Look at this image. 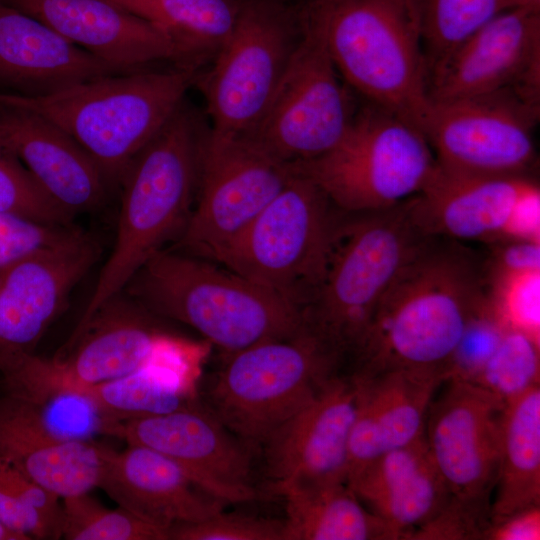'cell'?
I'll return each instance as SVG.
<instances>
[{"mask_svg":"<svg viewBox=\"0 0 540 540\" xmlns=\"http://www.w3.org/2000/svg\"><path fill=\"white\" fill-rule=\"evenodd\" d=\"M485 297L482 253L427 237L382 296L351 372L404 370L445 381L450 358Z\"/></svg>","mask_w":540,"mask_h":540,"instance_id":"cell-1","label":"cell"},{"mask_svg":"<svg viewBox=\"0 0 540 540\" xmlns=\"http://www.w3.org/2000/svg\"><path fill=\"white\" fill-rule=\"evenodd\" d=\"M210 129L207 116L184 98L132 159L118 189L115 243L79 323L121 292L167 242L179 238L195 202L201 152Z\"/></svg>","mask_w":540,"mask_h":540,"instance_id":"cell-2","label":"cell"},{"mask_svg":"<svg viewBox=\"0 0 540 540\" xmlns=\"http://www.w3.org/2000/svg\"><path fill=\"white\" fill-rule=\"evenodd\" d=\"M122 291L155 316L195 329L228 355L291 337L307 324L303 309L216 262L182 251H159Z\"/></svg>","mask_w":540,"mask_h":540,"instance_id":"cell-3","label":"cell"},{"mask_svg":"<svg viewBox=\"0 0 540 540\" xmlns=\"http://www.w3.org/2000/svg\"><path fill=\"white\" fill-rule=\"evenodd\" d=\"M299 9L343 80L422 133L430 100L415 0H307Z\"/></svg>","mask_w":540,"mask_h":540,"instance_id":"cell-4","label":"cell"},{"mask_svg":"<svg viewBox=\"0 0 540 540\" xmlns=\"http://www.w3.org/2000/svg\"><path fill=\"white\" fill-rule=\"evenodd\" d=\"M199 72L172 66L104 76L43 97L0 93L67 132L113 192L135 155L167 121Z\"/></svg>","mask_w":540,"mask_h":540,"instance_id":"cell-5","label":"cell"},{"mask_svg":"<svg viewBox=\"0 0 540 540\" xmlns=\"http://www.w3.org/2000/svg\"><path fill=\"white\" fill-rule=\"evenodd\" d=\"M429 236L412 222L405 201L342 217L323 279L305 310L309 325L353 362L390 283Z\"/></svg>","mask_w":540,"mask_h":540,"instance_id":"cell-6","label":"cell"},{"mask_svg":"<svg viewBox=\"0 0 540 540\" xmlns=\"http://www.w3.org/2000/svg\"><path fill=\"white\" fill-rule=\"evenodd\" d=\"M336 351L309 325L228 355L206 407L255 449L343 371Z\"/></svg>","mask_w":540,"mask_h":540,"instance_id":"cell-7","label":"cell"},{"mask_svg":"<svg viewBox=\"0 0 540 540\" xmlns=\"http://www.w3.org/2000/svg\"><path fill=\"white\" fill-rule=\"evenodd\" d=\"M343 215L313 180L294 170L217 263L306 310L323 279Z\"/></svg>","mask_w":540,"mask_h":540,"instance_id":"cell-8","label":"cell"},{"mask_svg":"<svg viewBox=\"0 0 540 540\" xmlns=\"http://www.w3.org/2000/svg\"><path fill=\"white\" fill-rule=\"evenodd\" d=\"M346 213L394 207L417 194L437 162L424 135L394 113L367 102L328 153L292 164Z\"/></svg>","mask_w":540,"mask_h":540,"instance_id":"cell-9","label":"cell"},{"mask_svg":"<svg viewBox=\"0 0 540 540\" xmlns=\"http://www.w3.org/2000/svg\"><path fill=\"white\" fill-rule=\"evenodd\" d=\"M299 7L282 0H241L233 29L193 85L213 133L240 136L259 119L302 38Z\"/></svg>","mask_w":540,"mask_h":540,"instance_id":"cell-10","label":"cell"},{"mask_svg":"<svg viewBox=\"0 0 540 540\" xmlns=\"http://www.w3.org/2000/svg\"><path fill=\"white\" fill-rule=\"evenodd\" d=\"M299 14L300 43L259 119L240 135L288 164L332 150L355 113L321 32Z\"/></svg>","mask_w":540,"mask_h":540,"instance_id":"cell-11","label":"cell"},{"mask_svg":"<svg viewBox=\"0 0 540 540\" xmlns=\"http://www.w3.org/2000/svg\"><path fill=\"white\" fill-rule=\"evenodd\" d=\"M293 175L292 164L248 138L210 129L201 152L195 206L178 248L217 263Z\"/></svg>","mask_w":540,"mask_h":540,"instance_id":"cell-12","label":"cell"},{"mask_svg":"<svg viewBox=\"0 0 540 540\" xmlns=\"http://www.w3.org/2000/svg\"><path fill=\"white\" fill-rule=\"evenodd\" d=\"M443 383L430 403L424 437L450 502L486 530L506 403L472 382L447 379Z\"/></svg>","mask_w":540,"mask_h":540,"instance_id":"cell-13","label":"cell"},{"mask_svg":"<svg viewBox=\"0 0 540 540\" xmlns=\"http://www.w3.org/2000/svg\"><path fill=\"white\" fill-rule=\"evenodd\" d=\"M539 113L509 89L430 101L422 133L444 169L480 175L531 174Z\"/></svg>","mask_w":540,"mask_h":540,"instance_id":"cell-14","label":"cell"},{"mask_svg":"<svg viewBox=\"0 0 540 540\" xmlns=\"http://www.w3.org/2000/svg\"><path fill=\"white\" fill-rule=\"evenodd\" d=\"M425 236L484 244L519 239L540 210V187L531 174L480 175L437 164L427 184L405 200Z\"/></svg>","mask_w":540,"mask_h":540,"instance_id":"cell-15","label":"cell"},{"mask_svg":"<svg viewBox=\"0 0 540 540\" xmlns=\"http://www.w3.org/2000/svg\"><path fill=\"white\" fill-rule=\"evenodd\" d=\"M102 251L97 237L76 227L55 245L0 267V375L35 353Z\"/></svg>","mask_w":540,"mask_h":540,"instance_id":"cell-16","label":"cell"},{"mask_svg":"<svg viewBox=\"0 0 540 540\" xmlns=\"http://www.w3.org/2000/svg\"><path fill=\"white\" fill-rule=\"evenodd\" d=\"M512 90L540 111V8L507 10L473 32L428 78L431 102Z\"/></svg>","mask_w":540,"mask_h":540,"instance_id":"cell-17","label":"cell"},{"mask_svg":"<svg viewBox=\"0 0 540 540\" xmlns=\"http://www.w3.org/2000/svg\"><path fill=\"white\" fill-rule=\"evenodd\" d=\"M106 435L161 453L227 504L258 497L251 485L254 449L200 403L168 414L112 423Z\"/></svg>","mask_w":540,"mask_h":540,"instance_id":"cell-18","label":"cell"},{"mask_svg":"<svg viewBox=\"0 0 540 540\" xmlns=\"http://www.w3.org/2000/svg\"><path fill=\"white\" fill-rule=\"evenodd\" d=\"M357 386L352 373L332 377L304 408L262 444L272 490L346 483Z\"/></svg>","mask_w":540,"mask_h":540,"instance_id":"cell-19","label":"cell"},{"mask_svg":"<svg viewBox=\"0 0 540 540\" xmlns=\"http://www.w3.org/2000/svg\"><path fill=\"white\" fill-rule=\"evenodd\" d=\"M158 318L121 291L78 323L54 357H41L42 362L54 376L77 384L128 375L184 339L165 330Z\"/></svg>","mask_w":540,"mask_h":540,"instance_id":"cell-20","label":"cell"},{"mask_svg":"<svg viewBox=\"0 0 540 540\" xmlns=\"http://www.w3.org/2000/svg\"><path fill=\"white\" fill-rule=\"evenodd\" d=\"M0 152L17 159L72 215L102 208L113 193L87 152L38 113L0 101Z\"/></svg>","mask_w":540,"mask_h":540,"instance_id":"cell-21","label":"cell"},{"mask_svg":"<svg viewBox=\"0 0 540 540\" xmlns=\"http://www.w3.org/2000/svg\"><path fill=\"white\" fill-rule=\"evenodd\" d=\"M1 1L121 73L171 60V44L157 28L109 0Z\"/></svg>","mask_w":540,"mask_h":540,"instance_id":"cell-22","label":"cell"},{"mask_svg":"<svg viewBox=\"0 0 540 540\" xmlns=\"http://www.w3.org/2000/svg\"><path fill=\"white\" fill-rule=\"evenodd\" d=\"M99 488L119 507L167 534L176 524L205 520L227 505L174 461L141 445L114 450Z\"/></svg>","mask_w":540,"mask_h":540,"instance_id":"cell-23","label":"cell"},{"mask_svg":"<svg viewBox=\"0 0 540 540\" xmlns=\"http://www.w3.org/2000/svg\"><path fill=\"white\" fill-rule=\"evenodd\" d=\"M120 73L0 0V87L9 93L43 97Z\"/></svg>","mask_w":540,"mask_h":540,"instance_id":"cell-24","label":"cell"},{"mask_svg":"<svg viewBox=\"0 0 540 540\" xmlns=\"http://www.w3.org/2000/svg\"><path fill=\"white\" fill-rule=\"evenodd\" d=\"M352 375L357 401L348 441L347 480L380 455L424 436L430 403L444 381L404 370Z\"/></svg>","mask_w":540,"mask_h":540,"instance_id":"cell-25","label":"cell"},{"mask_svg":"<svg viewBox=\"0 0 540 540\" xmlns=\"http://www.w3.org/2000/svg\"><path fill=\"white\" fill-rule=\"evenodd\" d=\"M346 484L374 515L410 539L449 504L451 495L425 437L373 459Z\"/></svg>","mask_w":540,"mask_h":540,"instance_id":"cell-26","label":"cell"},{"mask_svg":"<svg viewBox=\"0 0 540 540\" xmlns=\"http://www.w3.org/2000/svg\"><path fill=\"white\" fill-rule=\"evenodd\" d=\"M208 348L206 341L198 343L184 338L144 367L94 384L64 381L51 374L42 363L41 369L53 380L88 397L109 427L115 422L168 414L199 403L196 380Z\"/></svg>","mask_w":540,"mask_h":540,"instance_id":"cell-27","label":"cell"},{"mask_svg":"<svg viewBox=\"0 0 540 540\" xmlns=\"http://www.w3.org/2000/svg\"><path fill=\"white\" fill-rule=\"evenodd\" d=\"M113 449L51 437L0 397V456L60 498L100 486Z\"/></svg>","mask_w":540,"mask_h":540,"instance_id":"cell-28","label":"cell"},{"mask_svg":"<svg viewBox=\"0 0 540 540\" xmlns=\"http://www.w3.org/2000/svg\"><path fill=\"white\" fill-rule=\"evenodd\" d=\"M157 28L170 42V63L200 72L230 35L241 0H109Z\"/></svg>","mask_w":540,"mask_h":540,"instance_id":"cell-29","label":"cell"},{"mask_svg":"<svg viewBox=\"0 0 540 540\" xmlns=\"http://www.w3.org/2000/svg\"><path fill=\"white\" fill-rule=\"evenodd\" d=\"M540 505V385L506 403L490 524Z\"/></svg>","mask_w":540,"mask_h":540,"instance_id":"cell-30","label":"cell"},{"mask_svg":"<svg viewBox=\"0 0 540 540\" xmlns=\"http://www.w3.org/2000/svg\"><path fill=\"white\" fill-rule=\"evenodd\" d=\"M286 501L285 540H401L346 483L294 487Z\"/></svg>","mask_w":540,"mask_h":540,"instance_id":"cell-31","label":"cell"},{"mask_svg":"<svg viewBox=\"0 0 540 540\" xmlns=\"http://www.w3.org/2000/svg\"><path fill=\"white\" fill-rule=\"evenodd\" d=\"M415 3L428 78L456 46L489 20L507 10L533 5L530 0H415Z\"/></svg>","mask_w":540,"mask_h":540,"instance_id":"cell-32","label":"cell"},{"mask_svg":"<svg viewBox=\"0 0 540 540\" xmlns=\"http://www.w3.org/2000/svg\"><path fill=\"white\" fill-rule=\"evenodd\" d=\"M61 538L66 540H168L164 530L118 506H103L88 493L63 498Z\"/></svg>","mask_w":540,"mask_h":540,"instance_id":"cell-33","label":"cell"},{"mask_svg":"<svg viewBox=\"0 0 540 540\" xmlns=\"http://www.w3.org/2000/svg\"><path fill=\"white\" fill-rule=\"evenodd\" d=\"M540 341L507 329L494 353L471 381L504 403L540 384Z\"/></svg>","mask_w":540,"mask_h":540,"instance_id":"cell-34","label":"cell"},{"mask_svg":"<svg viewBox=\"0 0 540 540\" xmlns=\"http://www.w3.org/2000/svg\"><path fill=\"white\" fill-rule=\"evenodd\" d=\"M485 295L507 329L540 341V271L484 277Z\"/></svg>","mask_w":540,"mask_h":540,"instance_id":"cell-35","label":"cell"},{"mask_svg":"<svg viewBox=\"0 0 540 540\" xmlns=\"http://www.w3.org/2000/svg\"><path fill=\"white\" fill-rule=\"evenodd\" d=\"M0 212L57 225H71L74 218L17 159L3 152H0Z\"/></svg>","mask_w":540,"mask_h":540,"instance_id":"cell-36","label":"cell"},{"mask_svg":"<svg viewBox=\"0 0 540 540\" xmlns=\"http://www.w3.org/2000/svg\"><path fill=\"white\" fill-rule=\"evenodd\" d=\"M506 330L485 295L450 358L445 380L471 382L494 353Z\"/></svg>","mask_w":540,"mask_h":540,"instance_id":"cell-37","label":"cell"},{"mask_svg":"<svg viewBox=\"0 0 540 540\" xmlns=\"http://www.w3.org/2000/svg\"><path fill=\"white\" fill-rule=\"evenodd\" d=\"M172 540H285L284 521L224 510L199 522L181 523L168 531Z\"/></svg>","mask_w":540,"mask_h":540,"instance_id":"cell-38","label":"cell"},{"mask_svg":"<svg viewBox=\"0 0 540 540\" xmlns=\"http://www.w3.org/2000/svg\"><path fill=\"white\" fill-rule=\"evenodd\" d=\"M482 254L484 277L540 271V241L501 240L485 244Z\"/></svg>","mask_w":540,"mask_h":540,"instance_id":"cell-39","label":"cell"},{"mask_svg":"<svg viewBox=\"0 0 540 540\" xmlns=\"http://www.w3.org/2000/svg\"><path fill=\"white\" fill-rule=\"evenodd\" d=\"M42 234L31 220L0 212V267L38 251Z\"/></svg>","mask_w":540,"mask_h":540,"instance_id":"cell-40","label":"cell"},{"mask_svg":"<svg viewBox=\"0 0 540 540\" xmlns=\"http://www.w3.org/2000/svg\"><path fill=\"white\" fill-rule=\"evenodd\" d=\"M0 522L31 539H55L53 532L37 511L23 503L0 484Z\"/></svg>","mask_w":540,"mask_h":540,"instance_id":"cell-41","label":"cell"},{"mask_svg":"<svg viewBox=\"0 0 540 540\" xmlns=\"http://www.w3.org/2000/svg\"><path fill=\"white\" fill-rule=\"evenodd\" d=\"M486 540H539L540 505L517 512L490 524L483 534Z\"/></svg>","mask_w":540,"mask_h":540,"instance_id":"cell-42","label":"cell"},{"mask_svg":"<svg viewBox=\"0 0 540 540\" xmlns=\"http://www.w3.org/2000/svg\"><path fill=\"white\" fill-rule=\"evenodd\" d=\"M0 540H28L25 536L17 533L0 522Z\"/></svg>","mask_w":540,"mask_h":540,"instance_id":"cell-43","label":"cell"},{"mask_svg":"<svg viewBox=\"0 0 540 540\" xmlns=\"http://www.w3.org/2000/svg\"><path fill=\"white\" fill-rule=\"evenodd\" d=\"M533 5L540 8V0H530Z\"/></svg>","mask_w":540,"mask_h":540,"instance_id":"cell-44","label":"cell"}]
</instances>
